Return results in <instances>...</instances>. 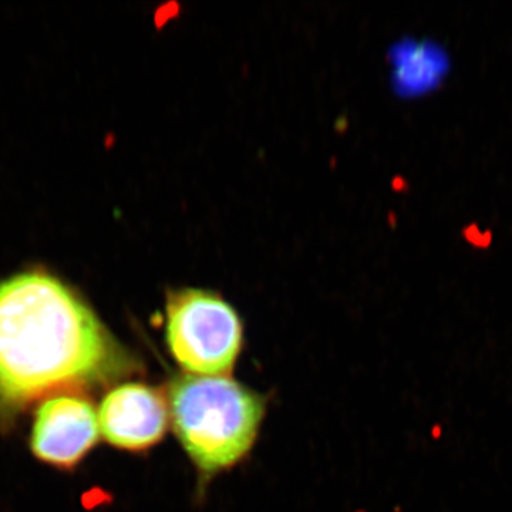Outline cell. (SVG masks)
Masks as SVG:
<instances>
[{
  "label": "cell",
  "instance_id": "1",
  "mask_svg": "<svg viewBox=\"0 0 512 512\" xmlns=\"http://www.w3.org/2000/svg\"><path fill=\"white\" fill-rule=\"evenodd\" d=\"M133 359L62 281L25 272L0 282V404L12 409L131 372Z\"/></svg>",
  "mask_w": 512,
  "mask_h": 512
},
{
  "label": "cell",
  "instance_id": "2",
  "mask_svg": "<svg viewBox=\"0 0 512 512\" xmlns=\"http://www.w3.org/2000/svg\"><path fill=\"white\" fill-rule=\"evenodd\" d=\"M171 426L204 474L234 467L254 447L265 400L229 376L177 377L168 392Z\"/></svg>",
  "mask_w": 512,
  "mask_h": 512
},
{
  "label": "cell",
  "instance_id": "3",
  "mask_svg": "<svg viewBox=\"0 0 512 512\" xmlns=\"http://www.w3.org/2000/svg\"><path fill=\"white\" fill-rule=\"evenodd\" d=\"M165 342L185 375L228 376L241 353L244 325L220 293L174 289L165 303Z\"/></svg>",
  "mask_w": 512,
  "mask_h": 512
},
{
  "label": "cell",
  "instance_id": "4",
  "mask_svg": "<svg viewBox=\"0 0 512 512\" xmlns=\"http://www.w3.org/2000/svg\"><path fill=\"white\" fill-rule=\"evenodd\" d=\"M99 436V414L93 404L83 397L62 394L40 404L32 450L52 466L73 467L92 450Z\"/></svg>",
  "mask_w": 512,
  "mask_h": 512
},
{
  "label": "cell",
  "instance_id": "5",
  "mask_svg": "<svg viewBox=\"0 0 512 512\" xmlns=\"http://www.w3.org/2000/svg\"><path fill=\"white\" fill-rule=\"evenodd\" d=\"M97 414L104 439L130 451L153 447L171 423L167 397L143 383L121 384L111 390Z\"/></svg>",
  "mask_w": 512,
  "mask_h": 512
}]
</instances>
